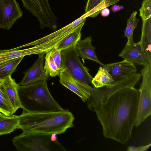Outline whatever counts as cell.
Masks as SVG:
<instances>
[{
    "instance_id": "ffe728a7",
    "label": "cell",
    "mask_w": 151,
    "mask_h": 151,
    "mask_svg": "<svg viewBox=\"0 0 151 151\" xmlns=\"http://www.w3.org/2000/svg\"><path fill=\"white\" fill-rule=\"evenodd\" d=\"M19 125L18 116H5L0 119V135L10 133L18 129Z\"/></svg>"
},
{
    "instance_id": "7402d4cb",
    "label": "cell",
    "mask_w": 151,
    "mask_h": 151,
    "mask_svg": "<svg viewBox=\"0 0 151 151\" xmlns=\"http://www.w3.org/2000/svg\"><path fill=\"white\" fill-rule=\"evenodd\" d=\"M22 57L0 64V78L4 79L16 71L17 68L23 59Z\"/></svg>"
},
{
    "instance_id": "8992f818",
    "label": "cell",
    "mask_w": 151,
    "mask_h": 151,
    "mask_svg": "<svg viewBox=\"0 0 151 151\" xmlns=\"http://www.w3.org/2000/svg\"><path fill=\"white\" fill-rule=\"evenodd\" d=\"M142 81L138 90L139 96L134 126L138 127L151 114V65L145 66L141 71Z\"/></svg>"
},
{
    "instance_id": "d6986e66",
    "label": "cell",
    "mask_w": 151,
    "mask_h": 151,
    "mask_svg": "<svg viewBox=\"0 0 151 151\" xmlns=\"http://www.w3.org/2000/svg\"><path fill=\"white\" fill-rule=\"evenodd\" d=\"M4 79L0 78V112L6 116H11L15 112L3 83Z\"/></svg>"
},
{
    "instance_id": "cb8c5ba5",
    "label": "cell",
    "mask_w": 151,
    "mask_h": 151,
    "mask_svg": "<svg viewBox=\"0 0 151 151\" xmlns=\"http://www.w3.org/2000/svg\"><path fill=\"white\" fill-rule=\"evenodd\" d=\"M137 13V11L133 12L127 21L126 27L124 32V36L127 40L126 44L128 45L134 42L133 40V32L139 20L136 17Z\"/></svg>"
},
{
    "instance_id": "1f68e13d",
    "label": "cell",
    "mask_w": 151,
    "mask_h": 151,
    "mask_svg": "<svg viewBox=\"0 0 151 151\" xmlns=\"http://www.w3.org/2000/svg\"><path fill=\"white\" fill-rule=\"evenodd\" d=\"M5 116H6L0 112V119L3 118Z\"/></svg>"
},
{
    "instance_id": "44dd1931",
    "label": "cell",
    "mask_w": 151,
    "mask_h": 151,
    "mask_svg": "<svg viewBox=\"0 0 151 151\" xmlns=\"http://www.w3.org/2000/svg\"><path fill=\"white\" fill-rule=\"evenodd\" d=\"M114 81L108 71L102 66H100L91 83L93 87L100 88L110 85Z\"/></svg>"
},
{
    "instance_id": "4dcf8cb0",
    "label": "cell",
    "mask_w": 151,
    "mask_h": 151,
    "mask_svg": "<svg viewBox=\"0 0 151 151\" xmlns=\"http://www.w3.org/2000/svg\"><path fill=\"white\" fill-rule=\"evenodd\" d=\"M57 135L55 133L51 134V139L52 141H58Z\"/></svg>"
},
{
    "instance_id": "52a82bcc",
    "label": "cell",
    "mask_w": 151,
    "mask_h": 151,
    "mask_svg": "<svg viewBox=\"0 0 151 151\" xmlns=\"http://www.w3.org/2000/svg\"><path fill=\"white\" fill-rule=\"evenodd\" d=\"M27 9L39 21L41 29L49 28L54 31L57 28V18L48 0H21Z\"/></svg>"
},
{
    "instance_id": "5bb4252c",
    "label": "cell",
    "mask_w": 151,
    "mask_h": 151,
    "mask_svg": "<svg viewBox=\"0 0 151 151\" xmlns=\"http://www.w3.org/2000/svg\"><path fill=\"white\" fill-rule=\"evenodd\" d=\"M92 41L91 36L83 40L80 39L74 47L75 51L79 57L83 60L89 59L93 61L104 67L105 65L97 58L95 51L96 48L92 45Z\"/></svg>"
},
{
    "instance_id": "4fadbf2b",
    "label": "cell",
    "mask_w": 151,
    "mask_h": 151,
    "mask_svg": "<svg viewBox=\"0 0 151 151\" xmlns=\"http://www.w3.org/2000/svg\"><path fill=\"white\" fill-rule=\"evenodd\" d=\"M103 68L108 71L114 81L127 77L137 70L134 65L125 60L105 64Z\"/></svg>"
},
{
    "instance_id": "7a4b0ae2",
    "label": "cell",
    "mask_w": 151,
    "mask_h": 151,
    "mask_svg": "<svg viewBox=\"0 0 151 151\" xmlns=\"http://www.w3.org/2000/svg\"><path fill=\"white\" fill-rule=\"evenodd\" d=\"M18 129L24 133L60 134L73 127L75 118L68 110L54 112L31 113L23 110L18 116Z\"/></svg>"
},
{
    "instance_id": "d4e9b609",
    "label": "cell",
    "mask_w": 151,
    "mask_h": 151,
    "mask_svg": "<svg viewBox=\"0 0 151 151\" xmlns=\"http://www.w3.org/2000/svg\"><path fill=\"white\" fill-rule=\"evenodd\" d=\"M139 11L142 20L151 17V0H143Z\"/></svg>"
},
{
    "instance_id": "e0dca14e",
    "label": "cell",
    "mask_w": 151,
    "mask_h": 151,
    "mask_svg": "<svg viewBox=\"0 0 151 151\" xmlns=\"http://www.w3.org/2000/svg\"><path fill=\"white\" fill-rule=\"evenodd\" d=\"M142 34L139 42L142 44L151 65V17L143 20Z\"/></svg>"
},
{
    "instance_id": "2e32d148",
    "label": "cell",
    "mask_w": 151,
    "mask_h": 151,
    "mask_svg": "<svg viewBox=\"0 0 151 151\" xmlns=\"http://www.w3.org/2000/svg\"><path fill=\"white\" fill-rule=\"evenodd\" d=\"M40 53L37 46L19 50L18 47L0 50V64L16 58L32 54Z\"/></svg>"
},
{
    "instance_id": "30bf717a",
    "label": "cell",
    "mask_w": 151,
    "mask_h": 151,
    "mask_svg": "<svg viewBox=\"0 0 151 151\" xmlns=\"http://www.w3.org/2000/svg\"><path fill=\"white\" fill-rule=\"evenodd\" d=\"M119 56L134 65L144 66L151 65L149 64L146 53L139 41L129 45L126 44Z\"/></svg>"
},
{
    "instance_id": "f546056e",
    "label": "cell",
    "mask_w": 151,
    "mask_h": 151,
    "mask_svg": "<svg viewBox=\"0 0 151 151\" xmlns=\"http://www.w3.org/2000/svg\"><path fill=\"white\" fill-rule=\"evenodd\" d=\"M101 15L103 17L108 16L110 14V10L107 8H105L102 9L101 11Z\"/></svg>"
},
{
    "instance_id": "ac0fdd59",
    "label": "cell",
    "mask_w": 151,
    "mask_h": 151,
    "mask_svg": "<svg viewBox=\"0 0 151 151\" xmlns=\"http://www.w3.org/2000/svg\"><path fill=\"white\" fill-rule=\"evenodd\" d=\"M83 24L77 28L69 33L63 39L55 46L60 50L75 47L78 41L81 39V29L84 25Z\"/></svg>"
},
{
    "instance_id": "3957f363",
    "label": "cell",
    "mask_w": 151,
    "mask_h": 151,
    "mask_svg": "<svg viewBox=\"0 0 151 151\" xmlns=\"http://www.w3.org/2000/svg\"><path fill=\"white\" fill-rule=\"evenodd\" d=\"M18 92L22 109L27 112H54L64 110L50 93L46 80L27 86L19 85Z\"/></svg>"
},
{
    "instance_id": "5b68a950",
    "label": "cell",
    "mask_w": 151,
    "mask_h": 151,
    "mask_svg": "<svg viewBox=\"0 0 151 151\" xmlns=\"http://www.w3.org/2000/svg\"><path fill=\"white\" fill-rule=\"evenodd\" d=\"M61 52L63 68L82 85L91 90L93 88L91 86L93 78L89 73V70L81 63L74 47L61 50Z\"/></svg>"
},
{
    "instance_id": "4316f807",
    "label": "cell",
    "mask_w": 151,
    "mask_h": 151,
    "mask_svg": "<svg viewBox=\"0 0 151 151\" xmlns=\"http://www.w3.org/2000/svg\"><path fill=\"white\" fill-rule=\"evenodd\" d=\"M103 0H88L85 10L86 13L96 7Z\"/></svg>"
},
{
    "instance_id": "8fae6325",
    "label": "cell",
    "mask_w": 151,
    "mask_h": 151,
    "mask_svg": "<svg viewBox=\"0 0 151 151\" xmlns=\"http://www.w3.org/2000/svg\"><path fill=\"white\" fill-rule=\"evenodd\" d=\"M45 53L38 54L39 57L32 66L24 73L23 77L18 84L19 86L29 85L37 82L47 80L49 77L44 69Z\"/></svg>"
},
{
    "instance_id": "6da1fadb",
    "label": "cell",
    "mask_w": 151,
    "mask_h": 151,
    "mask_svg": "<svg viewBox=\"0 0 151 151\" xmlns=\"http://www.w3.org/2000/svg\"><path fill=\"white\" fill-rule=\"evenodd\" d=\"M141 77L134 73L91 91L87 107L96 113L105 137L123 144L131 137L139 96L134 86Z\"/></svg>"
},
{
    "instance_id": "603a6c76",
    "label": "cell",
    "mask_w": 151,
    "mask_h": 151,
    "mask_svg": "<svg viewBox=\"0 0 151 151\" xmlns=\"http://www.w3.org/2000/svg\"><path fill=\"white\" fill-rule=\"evenodd\" d=\"M44 63V69L48 76L55 77L59 76L62 70L58 68L54 60L50 50L45 53Z\"/></svg>"
},
{
    "instance_id": "277c9868",
    "label": "cell",
    "mask_w": 151,
    "mask_h": 151,
    "mask_svg": "<svg viewBox=\"0 0 151 151\" xmlns=\"http://www.w3.org/2000/svg\"><path fill=\"white\" fill-rule=\"evenodd\" d=\"M12 143L18 151H65L58 141L51 139V134L24 133L15 137Z\"/></svg>"
},
{
    "instance_id": "9c48e42d",
    "label": "cell",
    "mask_w": 151,
    "mask_h": 151,
    "mask_svg": "<svg viewBox=\"0 0 151 151\" xmlns=\"http://www.w3.org/2000/svg\"><path fill=\"white\" fill-rule=\"evenodd\" d=\"M22 15L16 0H0V28L10 29Z\"/></svg>"
},
{
    "instance_id": "484cf974",
    "label": "cell",
    "mask_w": 151,
    "mask_h": 151,
    "mask_svg": "<svg viewBox=\"0 0 151 151\" xmlns=\"http://www.w3.org/2000/svg\"><path fill=\"white\" fill-rule=\"evenodd\" d=\"M51 56L58 68L62 71L64 69L62 64L61 50L58 49L55 46L50 50Z\"/></svg>"
},
{
    "instance_id": "83f0119b",
    "label": "cell",
    "mask_w": 151,
    "mask_h": 151,
    "mask_svg": "<svg viewBox=\"0 0 151 151\" xmlns=\"http://www.w3.org/2000/svg\"><path fill=\"white\" fill-rule=\"evenodd\" d=\"M151 146V143L144 146L135 147L130 146L128 147L127 151H146L148 150Z\"/></svg>"
},
{
    "instance_id": "7c38bea8",
    "label": "cell",
    "mask_w": 151,
    "mask_h": 151,
    "mask_svg": "<svg viewBox=\"0 0 151 151\" xmlns=\"http://www.w3.org/2000/svg\"><path fill=\"white\" fill-rule=\"evenodd\" d=\"M60 83L78 95L84 102L87 101L90 90L75 79L65 68L60 73Z\"/></svg>"
},
{
    "instance_id": "f1b7e54d",
    "label": "cell",
    "mask_w": 151,
    "mask_h": 151,
    "mask_svg": "<svg viewBox=\"0 0 151 151\" xmlns=\"http://www.w3.org/2000/svg\"><path fill=\"white\" fill-rule=\"evenodd\" d=\"M124 6L122 5H119L117 4L113 5L111 9L114 12H116L124 9Z\"/></svg>"
},
{
    "instance_id": "9a60e30c",
    "label": "cell",
    "mask_w": 151,
    "mask_h": 151,
    "mask_svg": "<svg viewBox=\"0 0 151 151\" xmlns=\"http://www.w3.org/2000/svg\"><path fill=\"white\" fill-rule=\"evenodd\" d=\"M3 86L5 88L15 112L19 109L22 108L18 92L19 84L11 76L4 79Z\"/></svg>"
},
{
    "instance_id": "ba28073f",
    "label": "cell",
    "mask_w": 151,
    "mask_h": 151,
    "mask_svg": "<svg viewBox=\"0 0 151 151\" xmlns=\"http://www.w3.org/2000/svg\"><path fill=\"white\" fill-rule=\"evenodd\" d=\"M84 14L80 18L63 28L37 40L19 47V48L32 45H37L42 52L46 53L56 46L69 33L84 24L86 18Z\"/></svg>"
}]
</instances>
